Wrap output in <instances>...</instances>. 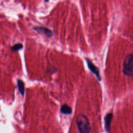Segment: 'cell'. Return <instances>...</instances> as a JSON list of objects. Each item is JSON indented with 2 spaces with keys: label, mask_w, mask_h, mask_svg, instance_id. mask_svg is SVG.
<instances>
[{
  "label": "cell",
  "mask_w": 133,
  "mask_h": 133,
  "mask_svg": "<svg viewBox=\"0 0 133 133\" xmlns=\"http://www.w3.org/2000/svg\"><path fill=\"white\" fill-rule=\"evenodd\" d=\"M45 1H46V2H47V1H48V0H45Z\"/></svg>",
  "instance_id": "9c48e42d"
},
{
  "label": "cell",
  "mask_w": 133,
  "mask_h": 133,
  "mask_svg": "<svg viewBox=\"0 0 133 133\" xmlns=\"http://www.w3.org/2000/svg\"><path fill=\"white\" fill-rule=\"evenodd\" d=\"M17 85L18 87V90L20 93V94L23 96L24 94V84L22 81L21 79H17Z\"/></svg>",
  "instance_id": "52a82bcc"
},
{
  "label": "cell",
  "mask_w": 133,
  "mask_h": 133,
  "mask_svg": "<svg viewBox=\"0 0 133 133\" xmlns=\"http://www.w3.org/2000/svg\"><path fill=\"white\" fill-rule=\"evenodd\" d=\"M113 115L112 113H107L104 117V129L105 130L108 132H110L111 131V124L113 118Z\"/></svg>",
  "instance_id": "5b68a950"
},
{
  "label": "cell",
  "mask_w": 133,
  "mask_h": 133,
  "mask_svg": "<svg viewBox=\"0 0 133 133\" xmlns=\"http://www.w3.org/2000/svg\"><path fill=\"white\" fill-rule=\"evenodd\" d=\"M33 30L36 32L41 33L48 38H50L54 36V32L50 29L43 26H35Z\"/></svg>",
  "instance_id": "277c9868"
},
{
  "label": "cell",
  "mask_w": 133,
  "mask_h": 133,
  "mask_svg": "<svg viewBox=\"0 0 133 133\" xmlns=\"http://www.w3.org/2000/svg\"><path fill=\"white\" fill-rule=\"evenodd\" d=\"M123 73L127 76L133 75V54H128L124 59L123 65Z\"/></svg>",
  "instance_id": "7a4b0ae2"
},
{
  "label": "cell",
  "mask_w": 133,
  "mask_h": 133,
  "mask_svg": "<svg viewBox=\"0 0 133 133\" xmlns=\"http://www.w3.org/2000/svg\"><path fill=\"white\" fill-rule=\"evenodd\" d=\"M60 112L64 115H70L72 112V108L66 103L62 104L60 109Z\"/></svg>",
  "instance_id": "8992f818"
},
{
  "label": "cell",
  "mask_w": 133,
  "mask_h": 133,
  "mask_svg": "<svg viewBox=\"0 0 133 133\" xmlns=\"http://www.w3.org/2000/svg\"><path fill=\"white\" fill-rule=\"evenodd\" d=\"M85 60L86 61L89 70L96 76L98 81H100L101 80V77L100 76L99 69L92 63V62L89 59L85 58Z\"/></svg>",
  "instance_id": "3957f363"
},
{
  "label": "cell",
  "mask_w": 133,
  "mask_h": 133,
  "mask_svg": "<svg viewBox=\"0 0 133 133\" xmlns=\"http://www.w3.org/2000/svg\"><path fill=\"white\" fill-rule=\"evenodd\" d=\"M78 131L81 133H89L91 131L90 124L88 117L84 114H79L76 119Z\"/></svg>",
  "instance_id": "6da1fadb"
},
{
  "label": "cell",
  "mask_w": 133,
  "mask_h": 133,
  "mask_svg": "<svg viewBox=\"0 0 133 133\" xmlns=\"http://www.w3.org/2000/svg\"><path fill=\"white\" fill-rule=\"evenodd\" d=\"M22 48H23L22 44H21L20 43H17V44H16L15 45H14L12 47H11V49L12 51H16L21 49Z\"/></svg>",
  "instance_id": "ba28073f"
}]
</instances>
